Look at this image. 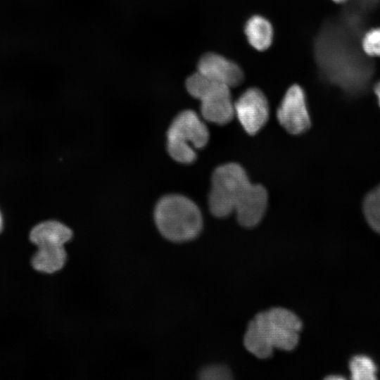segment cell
<instances>
[{
  "instance_id": "obj_1",
  "label": "cell",
  "mask_w": 380,
  "mask_h": 380,
  "mask_svg": "<svg viewBox=\"0 0 380 380\" xmlns=\"http://www.w3.org/2000/svg\"><path fill=\"white\" fill-rule=\"evenodd\" d=\"M267 199L265 188L251 184L239 164L225 163L214 170L208 196L209 208L214 216L225 217L235 212L241 225L253 227L263 217Z\"/></svg>"
},
{
  "instance_id": "obj_2",
  "label": "cell",
  "mask_w": 380,
  "mask_h": 380,
  "mask_svg": "<svg viewBox=\"0 0 380 380\" xmlns=\"http://www.w3.org/2000/svg\"><path fill=\"white\" fill-rule=\"evenodd\" d=\"M302 322L292 311L281 307L258 313L248 324L243 337L246 350L260 359H267L274 348L290 351L299 341Z\"/></svg>"
},
{
  "instance_id": "obj_3",
  "label": "cell",
  "mask_w": 380,
  "mask_h": 380,
  "mask_svg": "<svg viewBox=\"0 0 380 380\" xmlns=\"http://www.w3.org/2000/svg\"><path fill=\"white\" fill-rule=\"evenodd\" d=\"M154 220L160 234L175 243L194 239L203 228V217L197 205L179 194L162 197L156 205Z\"/></svg>"
},
{
  "instance_id": "obj_4",
  "label": "cell",
  "mask_w": 380,
  "mask_h": 380,
  "mask_svg": "<svg viewBox=\"0 0 380 380\" xmlns=\"http://www.w3.org/2000/svg\"><path fill=\"white\" fill-rule=\"evenodd\" d=\"M209 139V132L203 121L192 110L179 113L167 132V149L176 161L189 164L196 158L195 149L203 148Z\"/></svg>"
},
{
  "instance_id": "obj_5",
  "label": "cell",
  "mask_w": 380,
  "mask_h": 380,
  "mask_svg": "<svg viewBox=\"0 0 380 380\" xmlns=\"http://www.w3.org/2000/svg\"><path fill=\"white\" fill-rule=\"evenodd\" d=\"M185 84L188 93L200 101L201 113L205 120L222 125L232 120L235 115L230 87L198 71L188 77Z\"/></svg>"
},
{
  "instance_id": "obj_6",
  "label": "cell",
  "mask_w": 380,
  "mask_h": 380,
  "mask_svg": "<svg viewBox=\"0 0 380 380\" xmlns=\"http://www.w3.org/2000/svg\"><path fill=\"white\" fill-rule=\"evenodd\" d=\"M234 115L245 131L253 135L265 125L269 106L263 92L256 87L246 89L234 103Z\"/></svg>"
},
{
  "instance_id": "obj_7",
  "label": "cell",
  "mask_w": 380,
  "mask_h": 380,
  "mask_svg": "<svg viewBox=\"0 0 380 380\" xmlns=\"http://www.w3.org/2000/svg\"><path fill=\"white\" fill-rule=\"evenodd\" d=\"M280 125L289 133L299 134L310 127L303 89L298 84L291 86L286 91L277 111Z\"/></svg>"
},
{
  "instance_id": "obj_8",
  "label": "cell",
  "mask_w": 380,
  "mask_h": 380,
  "mask_svg": "<svg viewBox=\"0 0 380 380\" xmlns=\"http://www.w3.org/2000/svg\"><path fill=\"white\" fill-rule=\"evenodd\" d=\"M197 71L230 88L239 85L244 78L243 72L238 64L213 52L201 56L197 64Z\"/></svg>"
},
{
  "instance_id": "obj_9",
  "label": "cell",
  "mask_w": 380,
  "mask_h": 380,
  "mask_svg": "<svg viewBox=\"0 0 380 380\" xmlns=\"http://www.w3.org/2000/svg\"><path fill=\"white\" fill-rule=\"evenodd\" d=\"M72 231L65 224L55 220H48L36 225L31 231V241L38 248L48 251L65 249V244L72 237Z\"/></svg>"
},
{
  "instance_id": "obj_10",
  "label": "cell",
  "mask_w": 380,
  "mask_h": 380,
  "mask_svg": "<svg viewBox=\"0 0 380 380\" xmlns=\"http://www.w3.org/2000/svg\"><path fill=\"white\" fill-rule=\"evenodd\" d=\"M244 32L248 43L258 51L267 49L272 43V24L261 15H255L250 18L246 23Z\"/></svg>"
},
{
  "instance_id": "obj_11",
  "label": "cell",
  "mask_w": 380,
  "mask_h": 380,
  "mask_svg": "<svg viewBox=\"0 0 380 380\" xmlns=\"http://www.w3.org/2000/svg\"><path fill=\"white\" fill-rule=\"evenodd\" d=\"M363 212L369 225L380 234V185L365 198Z\"/></svg>"
},
{
  "instance_id": "obj_12",
  "label": "cell",
  "mask_w": 380,
  "mask_h": 380,
  "mask_svg": "<svg viewBox=\"0 0 380 380\" xmlns=\"http://www.w3.org/2000/svg\"><path fill=\"white\" fill-rule=\"evenodd\" d=\"M351 378L355 380L376 379V367L368 356L359 355L353 357L349 363Z\"/></svg>"
},
{
  "instance_id": "obj_13",
  "label": "cell",
  "mask_w": 380,
  "mask_h": 380,
  "mask_svg": "<svg viewBox=\"0 0 380 380\" xmlns=\"http://www.w3.org/2000/svg\"><path fill=\"white\" fill-rule=\"evenodd\" d=\"M365 53L370 56H380V27L369 30L362 42Z\"/></svg>"
},
{
  "instance_id": "obj_14",
  "label": "cell",
  "mask_w": 380,
  "mask_h": 380,
  "mask_svg": "<svg viewBox=\"0 0 380 380\" xmlns=\"http://www.w3.org/2000/svg\"><path fill=\"white\" fill-rule=\"evenodd\" d=\"M200 379L205 380H227L232 379V375L224 365H210L203 369L199 374Z\"/></svg>"
},
{
  "instance_id": "obj_15",
  "label": "cell",
  "mask_w": 380,
  "mask_h": 380,
  "mask_svg": "<svg viewBox=\"0 0 380 380\" xmlns=\"http://www.w3.org/2000/svg\"><path fill=\"white\" fill-rule=\"evenodd\" d=\"M374 92L376 95V97H377V99H378V101H379V106H380V82H378L375 87H374Z\"/></svg>"
},
{
  "instance_id": "obj_16",
  "label": "cell",
  "mask_w": 380,
  "mask_h": 380,
  "mask_svg": "<svg viewBox=\"0 0 380 380\" xmlns=\"http://www.w3.org/2000/svg\"><path fill=\"white\" fill-rule=\"evenodd\" d=\"M2 225H3V220H2V216L1 215V213H0V232L2 229Z\"/></svg>"
},
{
  "instance_id": "obj_17",
  "label": "cell",
  "mask_w": 380,
  "mask_h": 380,
  "mask_svg": "<svg viewBox=\"0 0 380 380\" xmlns=\"http://www.w3.org/2000/svg\"><path fill=\"white\" fill-rule=\"evenodd\" d=\"M332 1H334L335 2H337V3H341V2L344 1L345 0H332Z\"/></svg>"
}]
</instances>
